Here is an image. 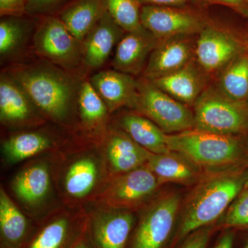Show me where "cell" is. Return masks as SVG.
<instances>
[{"label":"cell","mask_w":248,"mask_h":248,"mask_svg":"<svg viewBox=\"0 0 248 248\" xmlns=\"http://www.w3.org/2000/svg\"><path fill=\"white\" fill-rule=\"evenodd\" d=\"M1 16L19 17L27 14V0H0Z\"/></svg>","instance_id":"obj_34"},{"label":"cell","mask_w":248,"mask_h":248,"mask_svg":"<svg viewBox=\"0 0 248 248\" xmlns=\"http://www.w3.org/2000/svg\"><path fill=\"white\" fill-rule=\"evenodd\" d=\"M8 73L19 83L37 108L56 120L66 118L79 94L76 79L68 71L47 62L21 65Z\"/></svg>","instance_id":"obj_2"},{"label":"cell","mask_w":248,"mask_h":248,"mask_svg":"<svg viewBox=\"0 0 248 248\" xmlns=\"http://www.w3.org/2000/svg\"><path fill=\"white\" fill-rule=\"evenodd\" d=\"M159 40L143 26L125 32L115 48L112 62L114 70L132 76L144 71L148 59Z\"/></svg>","instance_id":"obj_12"},{"label":"cell","mask_w":248,"mask_h":248,"mask_svg":"<svg viewBox=\"0 0 248 248\" xmlns=\"http://www.w3.org/2000/svg\"><path fill=\"white\" fill-rule=\"evenodd\" d=\"M50 186L48 170L42 165L32 166L18 174L13 187L19 198L29 203H37L46 195Z\"/></svg>","instance_id":"obj_25"},{"label":"cell","mask_w":248,"mask_h":248,"mask_svg":"<svg viewBox=\"0 0 248 248\" xmlns=\"http://www.w3.org/2000/svg\"><path fill=\"white\" fill-rule=\"evenodd\" d=\"M35 53L47 62L68 72L83 64L82 43L58 17L43 19L33 35Z\"/></svg>","instance_id":"obj_6"},{"label":"cell","mask_w":248,"mask_h":248,"mask_svg":"<svg viewBox=\"0 0 248 248\" xmlns=\"http://www.w3.org/2000/svg\"><path fill=\"white\" fill-rule=\"evenodd\" d=\"M215 1L230 5V6H235V7H239L243 5V0H215Z\"/></svg>","instance_id":"obj_38"},{"label":"cell","mask_w":248,"mask_h":248,"mask_svg":"<svg viewBox=\"0 0 248 248\" xmlns=\"http://www.w3.org/2000/svg\"><path fill=\"white\" fill-rule=\"evenodd\" d=\"M133 226L130 212L103 214L94 218L90 236L96 248H126Z\"/></svg>","instance_id":"obj_17"},{"label":"cell","mask_w":248,"mask_h":248,"mask_svg":"<svg viewBox=\"0 0 248 248\" xmlns=\"http://www.w3.org/2000/svg\"><path fill=\"white\" fill-rule=\"evenodd\" d=\"M138 94L135 108L166 134L182 133L195 128L194 112L159 89L143 77L138 80Z\"/></svg>","instance_id":"obj_5"},{"label":"cell","mask_w":248,"mask_h":248,"mask_svg":"<svg viewBox=\"0 0 248 248\" xmlns=\"http://www.w3.org/2000/svg\"><path fill=\"white\" fill-rule=\"evenodd\" d=\"M139 1L140 4L143 5L171 6L185 4L189 0H139Z\"/></svg>","instance_id":"obj_35"},{"label":"cell","mask_w":248,"mask_h":248,"mask_svg":"<svg viewBox=\"0 0 248 248\" xmlns=\"http://www.w3.org/2000/svg\"><path fill=\"white\" fill-rule=\"evenodd\" d=\"M161 184L148 166H142L116 179L108 189V201L117 208L135 207L152 197Z\"/></svg>","instance_id":"obj_11"},{"label":"cell","mask_w":248,"mask_h":248,"mask_svg":"<svg viewBox=\"0 0 248 248\" xmlns=\"http://www.w3.org/2000/svg\"><path fill=\"white\" fill-rule=\"evenodd\" d=\"M241 55V47L232 36L212 27H204L197 36L195 60L207 74L219 73Z\"/></svg>","instance_id":"obj_9"},{"label":"cell","mask_w":248,"mask_h":248,"mask_svg":"<svg viewBox=\"0 0 248 248\" xmlns=\"http://www.w3.org/2000/svg\"><path fill=\"white\" fill-rule=\"evenodd\" d=\"M107 11L106 0H74L63 8L59 18L72 35L82 43Z\"/></svg>","instance_id":"obj_18"},{"label":"cell","mask_w":248,"mask_h":248,"mask_svg":"<svg viewBox=\"0 0 248 248\" xmlns=\"http://www.w3.org/2000/svg\"><path fill=\"white\" fill-rule=\"evenodd\" d=\"M72 248H96L90 235L84 234Z\"/></svg>","instance_id":"obj_37"},{"label":"cell","mask_w":248,"mask_h":248,"mask_svg":"<svg viewBox=\"0 0 248 248\" xmlns=\"http://www.w3.org/2000/svg\"><path fill=\"white\" fill-rule=\"evenodd\" d=\"M67 1L68 0H27V14H49Z\"/></svg>","instance_id":"obj_33"},{"label":"cell","mask_w":248,"mask_h":248,"mask_svg":"<svg viewBox=\"0 0 248 248\" xmlns=\"http://www.w3.org/2000/svg\"><path fill=\"white\" fill-rule=\"evenodd\" d=\"M125 32L107 11L82 42L83 65L90 69L101 68Z\"/></svg>","instance_id":"obj_14"},{"label":"cell","mask_w":248,"mask_h":248,"mask_svg":"<svg viewBox=\"0 0 248 248\" xmlns=\"http://www.w3.org/2000/svg\"><path fill=\"white\" fill-rule=\"evenodd\" d=\"M97 177L95 163L90 158L76 161L65 178V187L70 195L82 197L92 190Z\"/></svg>","instance_id":"obj_27"},{"label":"cell","mask_w":248,"mask_h":248,"mask_svg":"<svg viewBox=\"0 0 248 248\" xmlns=\"http://www.w3.org/2000/svg\"><path fill=\"white\" fill-rule=\"evenodd\" d=\"M78 99L80 114L85 123L94 125L107 117V106L89 81H83L80 85Z\"/></svg>","instance_id":"obj_28"},{"label":"cell","mask_w":248,"mask_h":248,"mask_svg":"<svg viewBox=\"0 0 248 248\" xmlns=\"http://www.w3.org/2000/svg\"><path fill=\"white\" fill-rule=\"evenodd\" d=\"M29 225L5 191L0 192V231L3 248H22L27 240Z\"/></svg>","instance_id":"obj_23"},{"label":"cell","mask_w":248,"mask_h":248,"mask_svg":"<svg viewBox=\"0 0 248 248\" xmlns=\"http://www.w3.org/2000/svg\"><path fill=\"white\" fill-rule=\"evenodd\" d=\"M234 234L231 232L225 233L220 238L215 248H232Z\"/></svg>","instance_id":"obj_36"},{"label":"cell","mask_w":248,"mask_h":248,"mask_svg":"<svg viewBox=\"0 0 248 248\" xmlns=\"http://www.w3.org/2000/svg\"><path fill=\"white\" fill-rule=\"evenodd\" d=\"M84 234L65 217L48 222L22 248H72Z\"/></svg>","instance_id":"obj_22"},{"label":"cell","mask_w":248,"mask_h":248,"mask_svg":"<svg viewBox=\"0 0 248 248\" xmlns=\"http://www.w3.org/2000/svg\"><path fill=\"white\" fill-rule=\"evenodd\" d=\"M182 203L178 192L170 191L160 196L141 217L130 248H164L174 229Z\"/></svg>","instance_id":"obj_7"},{"label":"cell","mask_w":248,"mask_h":248,"mask_svg":"<svg viewBox=\"0 0 248 248\" xmlns=\"http://www.w3.org/2000/svg\"><path fill=\"white\" fill-rule=\"evenodd\" d=\"M120 124L125 133L147 151L154 154L170 151L166 143V134L141 114H125L121 118Z\"/></svg>","instance_id":"obj_20"},{"label":"cell","mask_w":248,"mask_h":248,"mask_svg":"<svg viewBox=\"0 0 248 248\" xmlns=\"http://www.w3.org/2000/svg\"><path fill=\"white\" fill-rule=\"evenodd\" d=\"M195 129L239 136L248 131V107L222 94L215 87H207L194 105Z\"/></svg>","instance_id":"obj_4"},{"label":"cell","mask_w":248,"mask_h":248,"mask_svg":"<svg viewBox=\"0 0 248 248\" xmlns=\"http://www.w3.org/2000/svg\"><path fill=\"white\" fill-rule=\"evenodd\" d=\"M208 77L195 59L184 68L151 81L161 91L190 108L208 87Z\"/></svg>","instance_id":"obj_13"},{"label":"cell","mask_w":248,"mask_h":248,"mask_svg":"<svg viewBox=\"0 0 248 248\" xmlns=\"http://www.w3.org/2000/svg\"><path fill=\"white\" fill-rule=\"evenodd\" d=\"M19 17H10L0 22L1 60L9 58L21 48L28 33V24Z\"/></svg>","instance_id":"obj_29"},{"label":"cell","mask_w":248,"mask_h":248,"mask_svg":"<svg viewBox=\"0 0 248 248\" xmlns=\"http://www.w3.org/2000/svg\"><path fill=\"white\" fill-rule=\"evenodd\" d=\"M108 110L122 107L135 108L138 94V80L116 70L98 72L89 80Z\"/></svg>","instance_id":"obj_16"},{"label":"cell","mask_w":248,"mask_h":248,"mask_svg":"<svg viewBox=\"0 0 248 248\" xmlns=\"http://www.w3.org/2000/svg\"><path fill=\"white\" fill-rule=\"evenodd\" d=\"M215 87L235 102L245 103L248 98V58L239 55L219 73Z\"/></svg>","instance_id":"obj_24"},{"label":"cell","mask_w":248,"mask_h":248,"mask_svg":"<svg viewBox=\"0 0 248 248\" xmlns=\"http://www.w3.org/2000/svg\"><path fill=\"white\" fill-rule=\"evenodd\" d=\"M107 11L112 19L125 32L141 27L139 0H106Z\"/></svg>","instance_id":"obj_30"},{"label":"cell","mask_w":248,"mask_h":248,"mask_svg":"<svg viewBox=\"0 0 248 248\" xmlns=\"http://www.w3.org/2000/svg\"><path fill=\"white\" fill-rule=\"evenodd\" d=\"M239 166L205 172L186 197L173 243L203 227L211 226L226 212L248 182Z\"/></svg>","instance_id":"obj_1"},{"label":"cell","mask_w":248,"mask_h":248,"mask_svg":"<svg viewBox=\"0 0 248 248\" xmlns=\"http://www.w3.org/2000/svg\"><path fill=\"white\" fill-rule=\"evenodd\" d=\"M244 248H248V241L247 242V244H246V246H245Z\"/></svg>","instance_id":"obj_39"},{"label":"cell","mask_w":248,"mask_h":248,"mask_svg":"<svg viewBox=\"0 0 248 248\" xmlns=\"http://www.w3.org/2000/svg\"><path fill=\"white\" fill-rule=\"evenodd\" d=\"M223 226L226 228H248V182L226 210Z\"/></svg>","instance_id":"obj_31"},{"label":"cell","mask_w":248,"mask_h":248,"mask_svg":"<svg viewBox=\"0 0 248 248\" xmlns=\"http://www.w3.org/2000/svg\"><path fill=\"white\" fill-rule=\"evenodd\" d=\"M197 37L174 36L160 40L145 68L144 78L154 80L184 68L195 59Z\"/></svg>","instance_id":"obj_8"},{"label":"cell","mask_w":248,"mask_h":248,"mask_svg":"<svg viewBox=\"0 0 248 248\" xmlns=\"http://www.w3.org/2000/svg\"><path fill=\"white\" fill-rule=\"evenodd\" d=\"M166 140L170 151L186 155L205 172L239 166L246 157V148L239 136L194 128L166 134Z\"/></svg>","instance_id":"obj_3"},{"label":"cell","mask_w":248,"mask_h":248,"mask_svg":"<svg viewBox=\"0 0 248 248\" xmlns=\"http://www.w3.org/2000/svg\"><path fill=\"white\" fill-rule=\"evenodd\" d=\"M151 152L136 143L126 133L116 132L108 143V155L117 172H126L146 164Z\"/></svg>","instance_id":"obj_21"},{"label":"cell","mask_w":248,"mask_h":248,"mask_svg":"<svg viewBox=\"0 0 248 248\" xmlns=\"http://www.w3.org/2000/svg\"><path fill=\"white\" fill-rule=\"evenodd\" d=\"M213 228L211 226L203 227L186 236V241L179 248H206Z\"/></svg>","instance_id":"obj_32"},{"label":"cell","mask_w":248,"mask_h":248,"mask_svg":"<svg viewBox=\"0 0 248 248\" xmlns=\"http://www.w3.org/2000/svg\"><path fill=\"white\" fill-rule=\"evenodd\" d=\"M50 140L43 134H19L4 143V152L8 160L17 162L45 151L50 146Z\"/></svg>","instance_id":"obj_26"},{"label":"cell","mask_w":248,"mask_h":248,"mask_svg":"<svg viewBox=\"0 0 248 248\" xmlns=\"http://www.w3.org/2000/svg\"><path fill=\"white\" fill-rule=\"evenodd\" d=\"M35 106L26 91L8 72L0 78V117L8 124L22 123L32 117Z\"/></svg>","instance_id":"obj_19"},{"label":"cell","mask_w":248,"mask_h":248,"mask_svg":"<svg viewBox=\"0 0 248 248\" xmlns=\"http://www.w3.org/2000/svg\"><path fill=\"white\" fill-rule=\"evenodd\" d=\"M141 24L159 40L184 35H195L203 29L202 21L193 15L168 6L143 5Z\"/></svg>","instance_id":"obj_10"},{"label":"cell","mask_w":248,"mask_h":248,"mask_svg":"<svg viewBox=\"0 0 248 248\" xmlns=\"http://www.w3.org/2000/svg\"><path fill=\"white\" fill-rule=\"evenodd\" d=\"M146 166L161 184L170 182L194 186L207 172L186 155L173 151L162 154L150 153Z\"/></svg>","instance_id":"obj_15"}]
</instances>
